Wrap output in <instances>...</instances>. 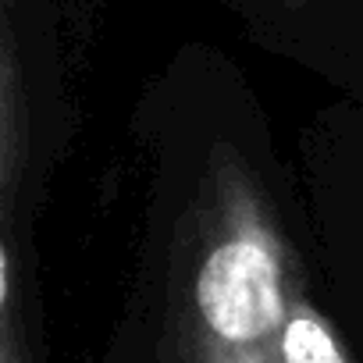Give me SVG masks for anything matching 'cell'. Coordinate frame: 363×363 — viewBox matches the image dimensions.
Listing matches in <instances>:
<instances>
[{"instance_id":"277c9868","label":"cell","mask_w":363,"mask_h":363,"mask_svg":"<svg viewBox=\"0 0 363 363\" xmlns=\"http://www.w3.org/2000/svg\"><path fill=\"white\" fill-rule=\"evenodd\" d=\"M239 8H246L250 15L271 22V33L278 36H296L303 29H310L306 22H317L320 18H345V15H359L363 18V0H235Z\"/></svg>"},{"instance_id":"6da1fadb","label":"cell","mask_w":363,"mask_h":363,"mask_svg":"<svg viewBox=\"0 0 363 363\" xmlns=\"http://www.w3.org/2000/svg\"><path fill=\"white\" fill-rule=\"evenodd\" d=\"M292 267L260 182L235 146L218 143L174 239L164 363H278Z\"/></svg>"},{"instance_id":"7a4b0ae2","label":"cell","mask_w":363,"mask_h":363,"mask_svg":"<svg viewBox=\"0 0 363 363\" xmlns=\"http://www.w3.org/2000/svg\"><path fill=\"white\" fill-rule=\"evenodd\" d=\"M278 363H356L338 328L306 292L299 264L289 274V296L278 328Z\"/></svg>"},{"instance_id":"3957f363","label":"cell","mask_w":363,"mask_h":363,"mask_svg":"<svg viewBox=\"0 0 363 363\" xmlns=\"http://www.w3.org/2000/svg\"><path fill=\"white\" fill-rule=\"evenodd\" d=\"M26 89H22V61H18V40L15 26L4 18V54H0V211L11 221V207L18 196V174H22V157H26Z\"/></svg>"}]
</instances>
